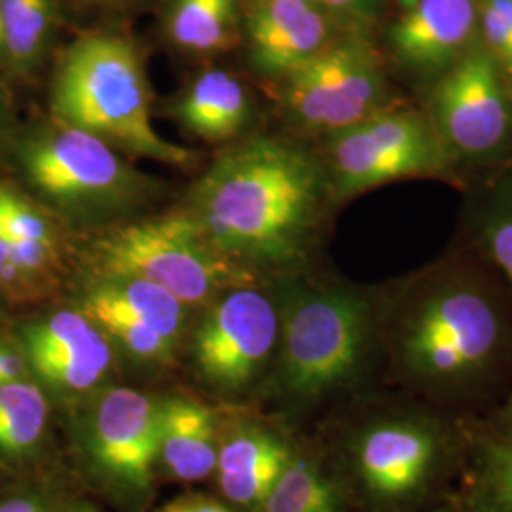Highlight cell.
Listing matches in <instances>:
<instances>
[{
  "mask_svg": "<svg viewBox=\"0 0 512 512\" xmlns=\"http://www.w3.org/2000/svg\"><path fill=\"white\" fill-rule=\"evenodd\" d=\"M4 46V38H2V21H0V48Z\"/></svg>",
  "mask_w": 512,
  "mask_h": 512,
  "instance_id": "d590c367",
  "label": "cell"
},
{
  "mask_svg": "<svg viewBox=\"0 0 512 512\" xmlns=\"http://www.w3.org/2000/svg\"><path fill=\"white\" fill-rule=\"evenodd\" d=\"M48 421V403L37 385H0V452L23 456L37 446Z\"/></svg>",
  "mask_w": 512,
  "mask_h": 512,
  "instance_id": "603a6c76",
  "label": "cell"
},
{
  "mask_svg": "<svg viewBox=\"0 0 512 512\" xmlns=\"http://www.w3.org/2000/svg\"><path fill=\"white\" fill-rule=\"evenodd\" d=\"M323 177L302 150L255 139L230 150L194 190V217L232 260L281 266L304 251Z\"/></svg>",
  "mask_w": 512,
  "mask_h": 512,
  "instance_id": "6da1fadb",
  "label": "cell"
},
{
  "mask_svg": "<svg viewBox=\"0 0 512 512\" xmlns=\"http://www.w3.org/2000/svg\"><path fill=\"white\" fill-rule=\"evenodd\" d=\"M450 461V433L439 420L418 412L370 421L351 446L361 490L384 511L420 507L437 490Z\"/></svg>",
  "mask_w": 512,
  "mask_h": 512,
  "instance_id": "52a82bcc",
  "label": "cell"
},
{
  "mask_svg": "<svg viewBox=\"0 0 512 512\" xmlns=\"http://www.w3.org/2000/svg\"><path fill=\"white\" fill-rule=\"evenodd\" d=\"M505 418H507V420H505V427H507V429H511L512 431V399L509 401V404H507V410H505Z\"/></svg>",
  "mask_w": 512,
  "mask_h": 512,
  "instance_id": "d6a6232c",
  "label": "cell"
},
{
  "mask_svg": "<svg viewBox=\"0 0 512 512\" xmlns=\"http://www.w3.org/2000/svg\"><path fill=\"white\" fill-rule=\"evenodd\" d=\"M160 448V401L131 387H116L93 406L86 454L110 488L147 494Z\"/></svg>",
  "mask_w": 512,
  "mask_h": 512,
  "instance_id": "7c38bea8",
  "label": "cell"
},
{
  "mask_svg": "<svg viewBox=\"0 0 512 512\" xmlns=\"http://www.w3.org/2000/svg\"><path fill=\"white\" fill-rule=\"evenodd\" d=\"M431 107L442 143L465 158H488L511 135L509 86L486 48L461 55L442 74Z\"/></svg>",
  "mask_w": 512,
  "mask_h": 512,
  "instance_id": "30bf717a",
  "label": "cell"
},
{
  "mask_svg": "<svg viewBox=\"0 0 512 512\" xmlns=\"http://www.w3.org/2000/svg\"><path fill=\"white\" fill-rule=\"evenodd\" d=\"M160 512H232L220 501L205 495H186L167 503Z\"/></svg>",
  "mask_w": 512,
  "mask_h": 512,
  "instance_id": "83f0119b",
  "label": "cell"
},
{
  "mask_svg": "<svg viewBox=\"0 0 512 512\" xmlns=\"http://www.w3.org/2000/svg\"><path fill=\"white\" fill-rule=\"evenodd\" d=\"M92 291L162 334L171 346L181 338L184 304L164 287L128 275L105 274Z\"/></svg>",
  "mask_w": 512,
  "mask_h": 512,
  "instance_id": "ffe728a7",
  "label": "cell"
},
{
  "mask_svg": "<svg viewBox=\"0 0 512 512\" xmlns=\"http://www.w3.org/2000/svg\"><path fill=\"white\" fill-rule=\"evenodd\" d=\"M427 512H458L456 507H448V505H444V507H439V509H433V511Z\"/></svg>",
  "mask_w": 512,
  "mask_h": 512,
  "instance_id": "e575fe53",
  "label": "cell"
},
{
  "mask_svg": "<svg viewBox=\"0 0 512 512\" xmlns=\"http://www.w3.org/2000/svg\"><path fill=\"white\" fill-rule=\"evenodd\" d=\"M21 372H23V359L10 349H2L0 351V385L18 382Z\"/></svg>",
  "mask_w": 512,
  "mask_h": 512,
  "instance_id": "f1b7e54d",
  "label": "cell"
},
{
  "mask_svg": "<svg viewBox=\"0 0 512 512\" xmlns=\"http://www.w3.org/2000/svg\"><path fill=\"white\" fill-rule=\"evenodd\" d=\"M219 446L217 420L207 406L184 397L160 401L158 463L169 475L183 482L213 475Z\"/></svg>",
  "mask_w": 512,
  "mask_h": 512,
  "instance_id": "e0dca14e",
  "label": "cell"
},
{
  "mask_svg": "<svg viewBox=\"0 0 512 512\" xmlns=\"http://www.w3.org/2000/svg\"><path fill=\"white\" fill-rule=\"evenodd\" d=\"M0 512H48V507L37 499L29 495H19L12 497L0 503Z\"/></svg>",
  "mask_w": 512,
  "mask_h": 512,
  "instance_id": "f546056e",
  "label": "cell"
},
{
  "mask_svg": "<svg viewBox=\"0 0 512 512\" xmlns=\"http://www.w3.org/2000/svg\"><path fill=\"white\" fill-rule=\"evenodd\" d=\"M27 359L59 391L86 393L112 365L109 336L84 311L63 310L25 332Z\"/></svg>",
  "mask_w": 512,
  "mask_h": 512,
  "instance_id": "4fadbf2b",
  "label": "cell"
},
{
  "mask_svg": "<svg viewBox=\"0 0 512 512\" xmlns=\"http://www.w3.org/2000/svg\"><path fill=\"white\" fill-rule=\"evenodd\" d=\"M281 321L274 302L255 289H236L205 315L194 336V365L220 391L251 384L277 348Z\"/></svg>",
  "mask_w": 512,
  "mask_h": 512,
  "instance_id": "8fae6325",
  "label": "cell"
},
{
  "mask_svg": "<svg viewBox=\"0 0 512 512\" xmlns=\"http://www.w3.org/2000/svg\"><path fill=\"white\" fill-rule=\"evenodd\" d=\"M52 109L63 126L95 135L118 152L169 165L194 160L190 150L154 128L143 61L118 35L99 33L74 42L55 76Z\"/></svg>",
  "mask_w": 512,
  "mask_h": 512,
  "instance_id": "7a4b0ae2",
  "label": "cell"
},
{
  "mask_svg": "<svg viewBox=\"0 0 512 512\" xmlns=\"http://www.w3.org/2000/svg\"><path fill=\"white\" fill-rule=\"evenodd\" d=\"M448 148L433 124L416 112L372 114L334 133L330 164L342 194L404 177L435 173L446 164Z\"/></svg>",
  "mask_w": 512,
  "mask_h": 512,
  "instance_id": "ba28073f",
  "label": "cell"
},
{
  "mask_svg": "<svg viewBox=\"0 0 512 512\" xmlns=\"http://www.w3.org/2000/svg\"><path fill=\"white\" fill-rule=\"evenodd\" d=\"M258 512H342V494L313 459L294 452Z\"/></svg>",
  "mask_w": 512,
  "mask_h": 512,
  "instance_id": "7402d4cb",
  "label": "cell"
},
{
  "mask_svg": "<svg viewBox=\"0 0 512 512\" xmlns=\"http://www.w3.org/2000/svg\"><path fill=\"white\" fill-rule=\"evenodd\" d=\"M482 31L488 54L512 90V6L511 0H486L482 8Z\"/></svg>",
  "mask_w": 512,
  "mask_h": 512,
  "instance_id": "4316f807",
  "label": "cell"
},
{
  "mask_svg": "<svg viewBox=\"0 0 512 512\" xmlns=\"http://www.w3.org/2000/svg\"><path fill=\"white\" fill-rule=\"evenodd\" d=\"M249 57L264 76H289L327 48L329 21L313 0H260L247 19Z\"/></svg>",
  "mask_w": 512,
  "mask_h": 512,
  "instance_id": "5bb4252c",
  "label": "cell"
},
{
  "mask_svg": "<svg viewBox=\"0 0 512 512\" xmlns=\"http://www.w3.org/2000/svg\"><path fill=\"white\" fill-rule=\"evenodd\" d=\"M384 95L374 52L361 40L327 46L287 76L285 103L311 129L344 131L366 120Z\"/></svg>",
  "mask_w": 512,
  "mask_h": 512,
  "instance_id": "9c48e42d",
  "label": "cell"
},
{
  "mask_svg": "<svg viewBox=\"0 0 512 512\" xmlns=\"http://www.w3.org/2000/svg\"><path fill=\"white\" fill-rule=\"evenodd\" d=\"M293 448L268 429L247 427L222 440L217 480L222 495L243 509L258 511L293 458Z\"/></svg>",
  "mask_w": 512,
  "mask_h": 512,
  "instance_id": "2e32d148",
  "label": "cell"
},
{
  "mask_svg": "<svg viewBox=\"0 0 512 512\" xmlns=\"http://www.w3.org/2000/svg\"><path fill=\"white\" fill-rule=\"evenodd\" d=\"M14 198H16V194H12L8 188L0 186V232H2V230L6 228V224H8V215H10Z\"/></svg>",
  "mask_w": 512,
  "mask_h": 512,
  "instance_id": "1f68e13d",
  "label": "cell"
},
{
  "mask_svg": "<svg viewBox=\"0 0 512 512\" xmlns=\"http://www.w3.org/2000/svg\"><path fill=\"white\" fill-rule=\"evenodd\" d=\"M177 118L207 141L238 135L249 120V97L238 78L222 71L203 73L177 105Z\"/></svg>",
  "mask_w": 512,
  "mask_h": 512,
  "instance_id": "ac0fdd59",
  "label": "cell"
},
{
  "mask_svg": "<svg viewBox=\"0 0 512 512\" xmlns=\"http://www.w3.org/2000/svg\"><path fill=\"white\" fill-rule=\"evenodd\" d=\"M503 336V315L490 294L467 281H444L404 313L399 357L414 382L456 389L494 365Z\"/></svg>",
  "mask_w": 512,
  "mask_h": 512,
  "instance_id": "3957f363",
  "label": "cell"
},
{
  "mask_svg": "<svg viewBox=\"0 0 512 512\" xmlns=\"http://www.w3.org/2000/svg\"><path fill=\"white\" fill-rule=\"evenodd\" d=\"M4 48L23 65L33 61L52 25V0H0Z\"/></svg>",
  "mask_w": 512,
  "mask_h": 512,
  "instance_id": "d4e9b609",
  "label": "cell"
},
{
  "mask_svg": "<svg viewBox=\"0 0 512 512\" xmlns=\"http://www.w3.org/2000/svg\"><path fill=\"white\" fill-rule=\"evenodd\" d=\"M458 512H512V431L476 444Z\"/></svg>",
  "mask_w": 512,
  "mask_h": 512,
  "instance_id": "d6986e66",
  "label": "cell"
},
{
  "mask_svg": "<svg viewBox=\"0 0 512 512\" xmlns=\"http://www.w3.org/2000/svg\"><path fill=\"white\" fill-rule=\"evenodd\" d=\"M69 512H97L95 509H92L90 505H78V507H74Z\"/></svg>",
  "mask_w": 512,
  "mask_h": 512,
  "instance_id": "836d02e7",
  "label": "cell"
},
{
  "mask_svg": "<svg viewBox=\"0 0 512 512\" xmlns=\"http://www.w3.org/2000/svg\"><path fill=\"white\" fill-rule=\"evenodd\" d=\"M82 311L129 355L141 361L164 363L173 353L175 346H171L162 334L129 315L128 311L116 308L92 289L84 296Z\"/></svg>",
  "mask_w": 512,
  "mask_h": 512,
  "instance_id": "cb8c5ba5",
  "label": "cell"
},
{
  "mask_svg": "<svg viewBox=\"0 0 512 512\" xmlns=\"http://www.w3.org/2000/svg\"><path fill=\"white\" fill-rule=\"evenodd\" d=\"M107 275L145 279L175 294L184 306L203 304L243 277L194 215H167L109 232L97 243Z\"/></svg>",
  "mask_w": 512,
  "mask_h": 512,
  "instance_id": "5b68a950",
  "label": "cell"
},
{
  "mask_svg": "<svg viewBox=\"0 0 512 512\" xmlns=\"http://www.w3.org/2000/svg\"><path fill=\"white\" fill-rule=\"evenodd\" d=\"M21 160L42 196L84 220L129 213L158 190L116 148L63 124L33 139Z\"/></svg>",
  "mask_w": 512,
  "mask_h": 512,
  "instance_id": "8992f818",
  "label": "cell"
},
{
  "mask_svg": "<svg viewBox=\"0 0 512 512\" xmlns=\"http://www.w3.org/2000/svg\"><path fill=\"white\" fill-rule=\"evenodd\" d=\"M482 239L488 255L512 289V179L499 188L490 203L484 215Z\"/></svg>",
  "mask_w": 512,
  "mask_h": 512,
  "instance_id": "484cf974",
  "label": "cell"
},
{
  "mask_svg": "<svg viewBox=\"0 0 512 512\" xmlns=\"http://www.w3.org/2000/svg\"><path fill=\"white\" fill-rule=\"evenodd\" d=\"M370 321V306L357 294L294 293L281 321L279 391L302 403L351 382L365 361Z\"/></svg>",
  "mask_w": 512,
  "mask_h": 512,
  "instance_id": "277c9868",
  "label": "cell"
},
{
  "mask_svg": "<svg viewBox=\"0 0 512 512\" xmlns=\"http://www.w3.org/2000/svg\"><path fill=\"white\" fill-rule=\"evenodd\" d=\"M238 0H173L167 16L171 40L192 52H215L232 44Z\"/></svg>",
  "mask_w": 512,
  "mask_h": 512,
  "instance_id": "44dd1931",
  "label": "cell"
},
{
  "mask_svg": "<svg viewBox=\"0 0 512 512\" xmlns=\"http://www.w3.org/2000/svg\"><path fill=\"white\" fill-rule=\"evenodd\" d=\"M473 0H414L391 27V44L404 63L439 73L458 61L473 37Z\"/></svg>",
  "mask_w": 512,
  "mask_h": 512,
  "instance_id": "9a60e30c",
  "label": "cell"
},
{
  "mask_svg": "<svg viewBox=\"0 0 512 512\" xmlns=\"http://www.w3.org/2000/svg\"><path fill=\"white\" fill-rule=\"evenodd\" d=\"M332 8L344 10V12H353V14H363L366 10L374 8L380 0H323Z\"/></svg>",
  "mask_w": 512,
  "mask_h": 512,
  "instance_id": "4dcf8cb0",
  "label": "cell"
}]
</instances>
